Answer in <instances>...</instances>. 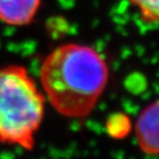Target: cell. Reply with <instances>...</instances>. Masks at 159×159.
Returning <instances> with one entry per match:
<instances>
[{"label": "cell", "mask_w": 159, "mask_h": 159, "mask_svg": "<svg viewBox=\"0 0 159 159\" xmlns=\"http://www.w3.org/2000/svg\"><path fill=\"white\" fill-rule=\"evenodd\" d=\"M109 71L92 47L65 43L53 49L40 65L41 89L50 105L64 117L84 118L106 89Z\"/></svg>", "instance_id": "1"}, {"label": "cell", "mask_w": 159, "mask_h": 159, "mask_svg": "<svg viewBox=\"0 0 159 159\" xmlns=\"http://www.w3.org/2000/svg\"><path fill=\"white\" fill-rule=\"evenodd\" d=\"M145 22L159 25V0H129Z\"/></svg>", "instance_id": "6"}, {"label": "cell", "mask_w": 159, "mask_h": 159, "mask_svg": "<svg viewBox=\"0 0 159 159\" xmlns=\"http://www.w3.org/2000/svg\"><path fill=\"white\" fill-rule=\"evenodd\" d=\"M42 0H0V21L7 25L22 27L34 20Z\"/></svg>", "instance_id": "4"}, {"label": "cell", "mask_w": 159, "mask_h": 159, "mask_svg": "<svg viewBox=\"0 0 159 159\" xmlns=\"http://www.w3.org/2000/svg\"><path fill=\"white\" fill-rule=\"evenodd\" d=\"M106 133L114 139L127 137L132 129V122L125 113H114L106 119Z\"/></svg>", "instance_id": "5"}, {"label": "cell", "mask_w": 159, "mask_h": 159, "mask_svg": "<svg viewBox=\"0 0 159 159\" xmlns=\"http://www.w3.org/2000/svg\"><path fill=\"white\" fill-rule=\"evenodd\" d=\"M135 133L139 148L145 154L159 155V99L140 113Z\"/></svg>", "instance_id": "3"}, {"label": "cell", "mask_w": 159, "mask_h": 159, "mask_svg": "<svg viewBox=\"0 0 159 159\" xmlns=\"http://www.w3.org/2000/svg\"><path fill=\"white\" fill-rule=\"evenodd\" d=\"M47 98L27 67L0 69V144L32 150L42 125Z\"/></svg>", "instance_id": "2"}]
</instances>
